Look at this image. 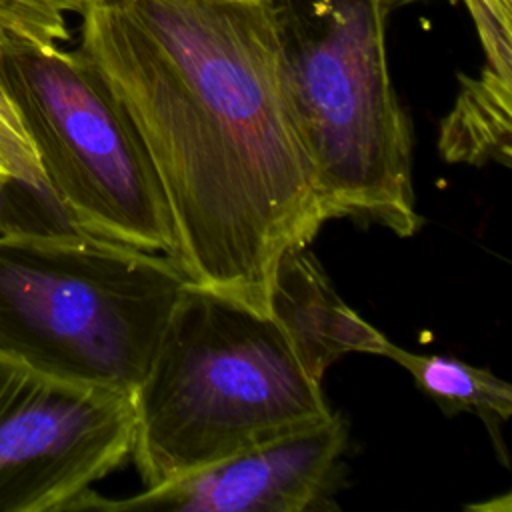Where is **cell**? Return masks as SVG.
Here are the masks:
<instances>
[{
    "instance_id": "obj_1",
    "label": "cell",
    "mask_w": 512,
    "mask_h": 512,
    "mask_svg": "<svg viewBox=\"0 0 512 512\" xmlns=\"http://www.w3.org/2000/svg\"><path fill=\"white\" fill-rule=\"evenodd\" d=\"M80 54L158 172L186 278L270 312L328 222L266 0H84Z\"/></svg>"
},
{
    "instance_id": "obj_2",
    "label": "cell",
    "mask_w": 512,
    "mask_h": 512,
    "mask_svg": "<svg viewBox=\"0 0 512 512\" xmlns=\"http://www.w3.org/2000/svg\"><path fill=\"white\" fill-rule=\"evenodd\" d=\"M144 488L332 418L322 380L264 310L188 282L132 392Z\"/></svg>"
},
{
    "instance_id": "obj_3",
    "label": "cell",
    "mask_w": 512,
    "mask_h": 512,
    "mask_svg": "<svg viewBox=\"0 0 512 512\" xmlns=\"http://www.w3.org/2000/svg\"><path fill=\"white\" fill-rule=\"evenodd\" d=\"M188 282L170 256L78 230L0 236V352L132 394Z\"/></svg>"
},
{
    "instance_id": "obj_4",
    "label": "cell",
    "mask_w": 512,
    "mask_h": 512,
    "mask_svg": "<svg viewBox=\"0 0 512 512\" xmlns=\"http://www.w3.org/2000/svg\"><path fill=\"white\" fill-rule=\"evenodd\" d=\"M0 94L78 232L176 258L174 224L150 154L80 50L0 40Z\"/></svg>"
},
{
    "instance_id": "obj_5",
    "label": "cell",
    "mask_w": 512,
    "mask_h": 512,
    "mask_svg": "<svg viewBox=\"0 0 512 512\" xmlns=\"http://www.w3.org/2000/svg\"><path fill=\"white\" fill-rule=\"evenodd\" d=\"M132 394L0 352V512H64L132 456Z\"/></svg>"
},
{
    "instance_id": "obj_6",
    "label": "cell",
    "mask_w": 512,
    "mask_h": 512,
    "mask_svg": "<svg viewBox=\"0 0 512 512\" xmlns=\"http://www.w3.org/2000/svg\"><path fill=\"white\" fill-rule=\"evenodd\" d=\"M346 444V422L332 414L324 422L254 444L124 500H106L90 490L76 510L304 512L334 508L326 500L336 486Z\"/></svg>"
},
{
    "instance_id": "obj_7",
    "label": "cell",
    "mask_w": 512,
    "mask_h": 512,
    "mask_svg": "<svg viewBox=\"0 0 512 512\" xmlns=\"http://www.w3.org/2000/svg\"><path fill=\"white\" fill-rule=\"evenodd\" d=\"M268 308L320 380L346 354L384 356L390 346L380 330L340 298L308 246L292 248L280 258Z\"/></svg>"
},
{
    "instance_id": "obj_8",
    "label": "cell",
    "mask_w": 512,
    "mask_h": 512,
    "mask_svg": "<svg viewBox=\"0 0 512 512\" xmlns=\"http://www.w3.org/2000/svg\"><path fill=\"white\" fill-rule=\"evenodd\" d=\"M512 76L482 68L462 76L452 110L440 124L438 148L446 162L510 166Z\"/></svg>"
},
{
    "instance_id": "obj_9",
    "label": "cell",
    "mask_w": 512,
    "mask_h": 512,
    "mask_svg": "<svg viewBox=\"0 0 512 512\" xmlns=\"http://www.w3.org/2000/svg\"><path fill=\"white\" fill-rule=\"evenodd\" d=\"M384 356L400 364L446 416L460 412L478 416L504 458L500 430L512 416V386L506 380L464 360L442 354H418L392 342Z\"/></svg>"
},
{
    "instance_id": "obj_10",
    "label": "cell",
    "mask_w": 512,
    "mask_h": 512,
    "mask_svg": "<svg viewBox=\"0 0 512 512\" xmlns=\"http://www.w3.org/2000/svg\"><path fill=\"white\" fill-rule=\"evenodd\" d=\"M84 0H0V40L60 46L70 38L68 16Z\"/></svg>"
},
{
    "instance_id": "obj_11",
    "label": "cell",
    "mask_w": 512,
    "mask_h": 512,
    "mask_svg": "<svg viewBox=\"0 0 512 512\" xmlns=\"http://www.w3.org/2000/svg\"><path fill=\"white\" fill-rule=\"evenodd\" d=\"M76 230L48 190L0 176V236Z\"/></svg>"
},
{
    "instance_id": "obj_12",
    "label": "cell",
    "mask_w": 512,
    "mask_h": 512,
    "mask_svg": "<svg viewBox=\"0 0 512 512\" xmlns=\"http://www.w3.org/2000/svg\"><path fill=\"white\" fill-rule=\"evenodd\" d=\"M0 176L26 182L34 188L48 190L38 156L20 126L16 114L0 94ZM52 194V192H50Z\"/></svg>"
},
{
    "instance_id": "obj_13",
    "label": "cell",
    "mask_w": 512,
    "mask_h": 512,
    "mask_svg": "<svg viewBox=\"0 0 512 512\" xmlns=\"http://www.w3.org/2000/svg\"><path fill=\"white\" fill-rule=\"evenodd\" d=\"M468 12L476 24L484 56L488 62L504 64L512 60V28L510 20H504L490 0H464Z\"/></svg>"
},
{
    "instance_id": "obj_14",
    "label": "cell",
    "mask_w": 512,
    "mask_h": 512,
    "mask_svg": "<svg viewBox=\"0 0 512 512\" xmlns=\"http://www.w3.org/2000/svg\"><path fill=\"white\" fill-rule=\"evenodd\" d=\"M490 2H492L494 10H496L504 20H510V22H512V18H510V0H490Z\"/></svg>"
}]
</instances>
